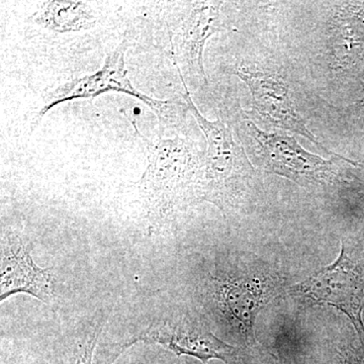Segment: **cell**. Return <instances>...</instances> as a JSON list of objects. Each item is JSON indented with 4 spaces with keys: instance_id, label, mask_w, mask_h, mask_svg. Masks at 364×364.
<instances>
[{
    "instance_id": "10",
    "label": "cell",
    "mask_w": 364,
    "mask_h": 364,
    "mask_svg": "<svg viewBox=\"0 0 364 364\" xmlns=\"http://www.w3.org/2000/svg\"><path fill=\"white\" fill-rule=\"evenodd\" d=\"M107 320L109 315L98 310L69 328L57 342L52 364H93Z\"/></svg>"
},
{
    "instance_id": "7",
    "label": "cell",
    "mask_w": 364,
    "mask_h": 364,
    "mask_svg": "<svg viewBox=\"0 0 364 364\" xmlns=\"http://www.w3.org/2000/svg\"><path fill=\"white\" fill-rule=\"evenodd\" d=\"M250 135L259 145L263 164L269 171L294 181L321 182L330 178L331 163L304 150L291 136L268 134L247 123Z\"/></svg>"
},
{
    "instance_id": "12",
    "label": "cell",
    "mask_w": 364,
    "mask_h": 364,
    "mask_svg": "<svg viewBox=\"0 0 364 364\" xmlns=\"http://www.w3.org/2000/svg\"><path fill=\"white\" fill-rule=\"evenodd\" d=\"M159 349H129L114 364H168Z\"/></svg>"
},
{
    "instance_id": "5",
    "label": "cell",
    "mask_w": 364,
    "mask_h": 364,
    "mask_svg": "<svg viewBox=\"0 0 364 364\" xmlns=\"http://www.w3.org/2000/svg\"><path fill=\"white\" fill-rule=\"evenodd\" d=\"M107 92H122L138 98L152 109L153 112L159 117L160 121L166 122L168 119L167 117L172 109L169 102L148 97L136 90L131 82L130 76L127 70L126 61H124L123 43L111 54L107 55L104 65L100 70L90 75L72 79L48 92L42 107L33 117V127L37 126L43 117L57 105L79 100V98L95 97Z\"/></svg>"
},
{
    "instance_id": "3",
    "label": "cell",
    "mask_w": 364,
    "mask_h": 364,
    "mask_svg": "<svg viewBox=\"0 0 364 364\" xmlns=\"http://www.w3.org/2000/svg\"><path fill=\"white\" fill-rule=\"evenodd\" d=\"M179 73V72H178ZM184 98L188 109L195 117L208 141V152L203 158L202 174L196 186V202L214 203L223 212L233 207L242 189L252 173V166L243 149L221 119L208 121L196 107L182 74Z\"/></svg>"
},
{
    "instance_id": "2",
    "label": "cell",
    "mask_w": 364,
    "mask_h": 364,
    "mask_svg": "<svg viewBox=\"0 0 364 364\" xmlns=\"http://www.w3.org/2000/svg\"><path fill=\"white\" fill-rule=\"evenodd\" d=\"M134 128L147 146L148 164L138 181L139 193L151 234L173 219L182 203L196 202L203 159L181 138L149 140Z\"/></svg>"
},
{
    "instance_id": "13",
    "label": "cell",
    "mask_w": 364,
    "mask_h": 364,
    "mask_svg": "<svg viewBox=\"0 0 364 364\" xmlns=\"http://www.w3.org/2000/svg\"><path fill=\"white\" fill-rule=\"evenodd\" d=\"M351 364H364L363 361L358 360V359H355V360L352 361Z\"/></svg>"
},
{
    "instance_id": "8",
    "label": "cell",
    "mask_w": 364,
    "mask_h": 364,
    "mask_svg": "<svg viewBox=\"0 0 364 364\" xmlns=\"http://www.w3.org/2000/svg\"><path fill=\"white\" fill-rule=\"evenodd\" d=\"M235 73L250 88L254 109L260 117L274 126L306 136L318 147L326 150L306 129L305 122L294 109L289 88L282 78L274 74L248 70L245 67H238Z\"/></svg>"
},
{
    "instance_id": "9",
    "label": "cell",
    "mask_w": 364,
    "mask_h": 364,
    "mask_svg": "<svg viewBox=\"0 0 364 364\" xmlns=\"http://www.w3.org/2000/svg\"><path fill=\"white\" fill-rule=\"evenodd\" d=\"M219 2H200L182 23L172 45L174 64H181L186 73L203 85L208 82L203 67V49L208 38L219 31Z\"/></svg>"
},
{
    "instance_id": "11",
    "label": "cell",
    "mask_w": 364,
    "mask_h": 364,
    "mask_svg": "<svg viewBox=\"0 0 364 364\" xmlns=\"http://www.w3.org/2000/svg\"><path fill=\"white\" fill-rule=\"evenodd\" d=\"M33 21L56 33L79 32L97 25L92 9L81 1H45L33 16Z\"/></svg>"
},
{
    "instance_id": "4",
    "label": "cell",
    "mask_w": 364,
    "mask_h": 364,
    "mask_svg": "<svg viewBox=\"0 0 364 364\" xmlns=\"http://www.w3.org/2000/svg\"><path fill=\"white\" fill-rule=\"evenodd\" d=\"M294 294L310 305L334 306L351 321L364 343V274L342 245L339 257L310 279L293 287Z\"/></svg>"
},
{
    "instance_id": "6",
    "label": "cell",
    "mask_w": 364,
    "mask_h": 364,
    "mask_svg": "<svg viewBox=\"0 0 364 364\" xmlns=\"http://www.w3.org/2000/svg\"><path fill=\"white\" fill-rule=\"evenodd\" d=\"M30 239L13 229L2 230L0 251V301L16 294H30L47 305L55 301V277L50 268L33 259Z\"/></svg>"
},
{
    "instance_id": "1",
    "label": "cell",
    "mask_w": 364,
    "mask_h": 364,
    "mask_svg": "<svg viewBox=\"0 0 364 364\" xmlns=\"http://www.w3.org/2000/svg\"><path fill=\"white\" fill-rule=\"evenodd\" d=\"M111 337L98 342L93 364H114L124 352L138 343L156 345L177 358L191 356L207 364L219 359L232 364L236 349L188 314L179 311H152L134 316Z\"/></svg>"
}]
</instances>
